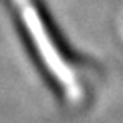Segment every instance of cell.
<instances>
[{
  "label": "cell",
  "instance_id": "obj_1",
  "mask_svg": "<svg viewBox=\"0 0 123 123\" xmlns=\"http://www.w3.org/2000/svg\"><path fill=\"white\" fill-rule=\"evenodd\" d=\"M30 3H32L33 10L37 12V17H38L40 23L43 25V30H45L47 35L50 37L53 47L62 53V57L68 62V63L85 65V58H83L82 55H78L77 52H73V48L70 47V43L63 38V33H62L60 27L57 25V22L53 20V17H52V13L48 12L45 2H43V0H30Z\"/></svg>",
  "mask_w": 123,
  "mask_h": 123
}]
</instances>
